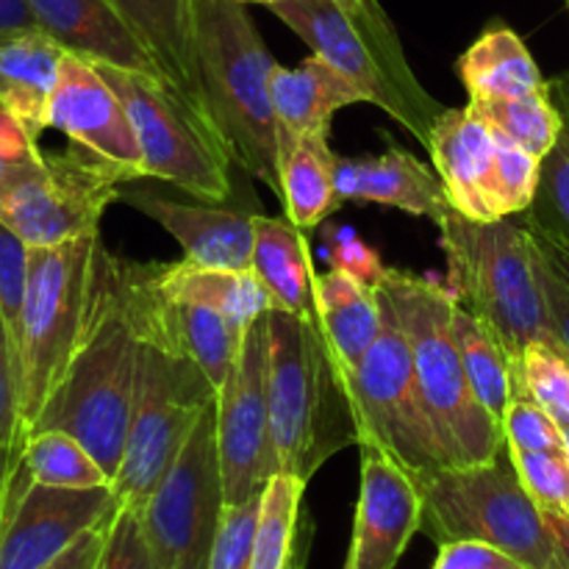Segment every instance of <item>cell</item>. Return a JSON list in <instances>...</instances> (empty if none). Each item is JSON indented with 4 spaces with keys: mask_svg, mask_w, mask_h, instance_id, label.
I'll return each mask as SVG.
<instances>
[{
    "mask_svg": "<svg viewBox=\"0 0 569 569\" xmlns=\"http://www.w3.org/2000/svg\"><path fill=\"white\" fill-rule=\"evenodd\" d=\"M139 348L142 339L128 295L126 261L103 248L98 256L92 309L81 345L28 433H70L114 483L137 398Z\"/></svg>",
    "mask_w": 569,
    "mask_h": 569,
    "instance_id": "1",
    "label": "cell"
},
{
    "mask_svg": "<svg viewBox=\"0 0 569 569\" xmlns=\"http://www.w3.org/2000/svg\"><path fill=\"white\" fill-rule=\"evenodd\" d=\"M267 331V395L278 472L309 483L331 456L359 448L365 439L350 381L353 370L339 359L317 315L272 309Z\"/></svg>",
    "mask_w": 569,
    "mask_h": 569,
    "instance_id": "2",
    "label": "cell"
},
{
    "mask_svg": "<svg viewBox=\"0 0 569 569\" xmlns=\"http://www.w3.org/2000/svg\"><path fill=\"white\" fill-rule=\"evenodd\" d=\"M253 17L237 0H194V76L200 103L231 161L283 198V156L272 72Z\"/></svg>",
    "mask_w": 569,
    "mask_h": 569,
    "instance_id": "3",
    "label": "cell"
},
{
    "mask_svg": "<svg viewBox=\"0 0 569 569\" xmlns=\"http://www.w3.org/2000/svg\"><path fill=\"white\" fill-rule=\"evenodd\" d=\"M456 306L492 328L511 359L533 342L561 345L539 278V253L526 222L470 220L450 211L439 226Z\"/></svg>",
    "mask_w": 569,
    "mask_h": 569,
    "instance_id": "4",
    "label": "cell"
},
{
    "mask_svg": "<svg viewBox=\"0 0 569 569\" xmlns=\"http://www.w3.org/2000/svg\"><path fill=\"white\" fill-rule=\"evenodd\" d=\"M383 300L409 339L411 361L448 467L492 461L506 448L503 426L483 409L467 378L453 337V298L428 276L387 267L378 281Z\"/></svg>",
    "mask_w": 569,
    "mask_h": 569,
    "instance_id": "5",
    "label": "cell"
},
{
    "mask_svg": "<svg viewBox=\"0 0 569 569\" xmlns=\"http://www.w3.org/2000/svg\"><path fill=\"white\" fill-rule=\"evenodd\" d=\"M411 478L422 500L420 531L437 545L487 542L531 569H567L548 515L517 476L509 445L492 461Z\"/></svg>",
    "mask_w": 569,
    "mask_h": 569,
    "instance_id": "6",
    "label": "cell"
},
{
    "mask_svg": "<svg viewBox=\"0 0 569 569\" xmlns=\"http://www.w3.org/2000/svg\"><path fill=\"white\" fill-rule=\"evenodd\" d=\"M100 231L53 248H31L26 300L17 328L22 437L64 378L92 309Z\"/></svg>",
    "mask_w": 569,
    "mask_h": 569,
    "instance_id": "7",
    "label": "cell"
},
{
    "mask_svg": "<svg viewBox=\"0 0 569 569\" xmlns=\"http://www.w3.org/2000/svg\"><path fill=\"white\" fill-rule=\"evenodd\" d=\"M139 376L133 398L126 453L114 478L122 506L142 511L164 472L181 453L189 433L209 406L217 389L192 359L178 353L159 337L139 331Z\"/></svg>",
    "mask_w": 569,
    "mask_h": 569,
    "instance_id": "8",
    "label": "cell"
},
{
    "mask_svg": "<svg viewBox=\"0 0 569 569\" xmlns=\"http://www.w3.org/2000/svg\"><path fill=\"white\" fill-rule=\"evenodd\" d=\"M94 67L126 106L142 150L144 176L176 183L209 203L231 198V156L211 122L167 78L114 64Z\"/></svg>",
    "mask_w": 569,
    "mask_h": 569,
    "instance_id": "9",
    "label": "cell"
},
{
    "mask_svg": "<svg viewBox=\"0 0 569 569\" xmlns=\"http://www.w3.org/2000/svg\"><path fill=\"white\" fill-rule=\"evenodd\" d=\"M133 181L122 167L72 144L64 153H42L0 187V220L28 248H53L100 231L106 209Z\"/></svg>",
    "mask_w": 569,
    "mask_h": 569,
    "instance_id": "10",
    "label": "cell"
},
{
    "mask_svg": "<svg viewBox=\"0 0 569 569\" xmlns=\"http://www.w3.org/2000/svg\"><path fill=\"white\" fill-rule=\"evenodd\" d=\"M222 511L217 411L209 406L139 511L153 569H209Z\"/></svg>",
    "mask_w": 569,
    "mask_h": 569,
    "instance_id": "11",
    "label": "cell"
},
{
    "mask_svg": "<svg viewBox=\"0 0 569 569\" xmlns=\"http://www.w3.org/2000/svg\"><path fill=\"white\" fill-rule=\"evenodd\" d=\"M383 298V295H381ZM361 415L359 448L383 450L409 476L448 467L411 361L409 339L383 300V328L350 372Z\"/></svg>",
    "mask_w": 569,
    "mask_h": 569,
    "instance_id": "12",
    "label": "cell"
},
{
    "mask_svg": "<svg viewBox=\"0 0 569 569\" xmlns=\"http://www.w3.org/2000/svg\"><path fill=\"white\" fill-rule=\"evenodd\" d=\"M267 9L292 28L315 56L361 89L367 103L387 111L417 142L428 144L445 106L422 87L420 78L395 70L337 0H278Z\"/></svg>",
    "mask_w": 569,
    "mask_h": 569,
    "instance_id": "13",
    "label": "cell"
},
{
    "mask_svg": "<svg viewBox=\"0 0 569 569\" xmlns=\"http://www.w3.org/2000/svg\"><path fill=\"white\" fill-rule=\"evenodd\" d=\"M267 315L244 331L237 361L226 383L217 389V453L228 506L261 498L270 478L278 472L267 395Z\"/></svg>",
    "mask_w": 569,
    "mask_h": 569,
    "instance_id": "14",
    "label": "cell"
},
{
    "mask_svg": "<svg viewBox=\"0 0 569 569\" xmlns=\"http://www.w3.org/2000/svg\"><path fill=\"white\" fill-rule=\"evenodd\" d=\"M120 509L114 487H44L17 465L0 526V569H42Z\"/></svg>",
    "mask_w": 569,
    "mask_h": 569,
    "instance_id": "15",
    "label": "cell"
},
{
    "mask_svg": "<svg viewBox=\"0 0 569 569\" xmlns=\"http://www.w3.org/2000/svg\"><path fill=\"white\" fill-rule=\"evenodd\" d=\"M48 128L64 133L72 144L122 167L131 178L144 176L142 150L120 94L106 83L92 61L67 53L59 83L50 98Z\"/></svg>",
    "mask_w": 569,
    "mask_h": 569,
    "instance_id": "16",
    "label": "cell"
},
{
    "mask_svg": "<svg viewBox=\"0 0 569 569\" xmlns=\"http://www.w3.org/2000/svg\"><path fill=\"white\" fill-rule=\"evenodd\" d=\"M359 450L361 489L345 569H395L420 531V489L383 450L370 445Z\"/></svg>",
    "mask_w": 569,
    "mask_h": 569,
    "instance_id": "17",
    "label": "cell"
},
{
    "mask_svg": "<svg viewBox=\"0 0 569 569\" xmlns=\"http://www.w3.org/2000/svg\"><path fill=\"white\" fill-rule=\"evenodd\" d=\"M37 26L67 53L161 76L159 61L111 0H26Z\"/></svg>",
    "mask_w": 569,
    "mask_h": 569,
    "instance_id": "18",
    "label": "cell"
},
{
    "mask_svg": "<svg viewBox=\"0 0 569 569\" xmlns=\"http://www.w3.org/2000/svg\"><path fill=\"white\" fill-rule=\"evenodd\" d=\"M120 200L159 222L181 244L183 259L189 264L211 267V270H250L253 267V217L244 211L178 203V200L133 192V189L122 192Z\"/></svg>",
    "mask_w": 569,
    "mask_h": 569,
    "instance_id": "19",
    "label": "cell"
},
{
    "mask_svg": "<svg viewBox=\"0 0 569 569\" xmlns=\"http://www.w3.org/2000/svg\"><path fill=\"white\" fill-rule=\"evenodd\" d=\"M433 170L456 211L470 220L495 222V133L470 106L445 109L428 139Z\"/></svg>",
    "mask_w": 569,
    "mask_h": 569,
    "instance_id": "20",
    "label": "cell"
},
{
    "mask_svg": "<svg viewBox=\"0 0 569 569\" xmlns=\"http://www.w3.org/2000/svg\"><path fill=\"white\" fill-rule=\"evenodd\" d=\"M333 181H337L339 203L353 200V203L392 206L411 217H426L437 228L453 211L437 170H428L409 150L395 144L387 153L365 156V159L337 156Z\"/></svg>",
    "mask_w": 569,
    "mask_h": 569,
    "instance_id": "21",
    "label": "cell"
},
{
    "mask_svg": "<svg viewBox=\"0 0 569 569\" xmlns=\"http://www.w3.org/2000/svg\"><path fill=\"white\" fill-rule=\"evenodd\" d=\"M353 103H367L365 92L320 56H311L300 67L278 64L272 72V109L281 156H287L300 137L331 131L333 114Z\"/></svg>",
    "mask_w": 569,
    "mask_h": 569,
    "instance_id": "22",
    "label": "cell"
},
{
    "mask_svg": "<svg viewBox=\"0 0 569 569\" xmlns=\"http://www.w3.org/2000/svg\"><path fill=\"white\" fill-rule=\"evenodd\" d=\"M64 56L67 50L39 28L0 39V109L37 142L48 128L50 98Z\"/></svg>",
    "mask_w": 569,
    "mask_h": 569,
    "instance_id": "23",
    "label": "cell"
},
{
    "mask_svg": "<svg viewBox=\"0 0 569 569\" xmlns=\"http://www.w3.org/2000/svg\"><path fill=\"white\" fill-rule=\"evenodd\" d=\"M253 267L250 270L264 283L272 309L289 315H317L315 303V261L303 228L292 220L253 214Z\"/></svg>",
    "mask_w": 569,
    "mask_h": 569,
    "instance_id": "24",
    "label": "cell"
},
{
    "mask_svg": "<svg viewBox=\"0 0 569 569\" xmlns=\"http://www.w3.org/2000/svg\"><path fill=\"white\" fill-rule=\"evenodd\" d=\"M111 3L148 44L167 81L206 117L198 76H194V0H111Z\"/></svg>",
    "mask_w": 569,
    "mask_h": 569,
    "instance_id": "25",
    "label": "cell"
},
{
    "mask_svg": "<svg viewBox=\"0 0 569 569\" xmlns=\"http://www.w3.org/2000/svg\"><path fill=\"white\" fill-rule=\"evenodd\" d=\"M317 320L348 370H356L383 328V298L378 283L342 270H328L315 283Z\"/></svg>",
    "mask_w": 569,
    "mask_h": 569,
    "instance_id": "26",
    "label": "cell"
},
{
    "mask_svg": "<svg viewBox=\"0 0 569 569\" xmlns=\"http://www.w3.org/2000/svg\"><path fill=\"white\" fill-rule=\"evenodd\" d=\"M156 287L170 300L209 306L244 331L272 311L270 295L253 270H211L183 259L156 264Z\"/></svg>",
    "mask_w": 569,
    "mask_h": 569,
    "instance_id": "27",
    "label": "cell"
},
{
    "mask_svg": "<svg viewBox=\"0 0 569 569\" xmlns=\"http://www.w3.org/2000/svg\"><path fill=\"white\" fill-rule=\"evenodd\" d=\"M456 67L470 100L522 98L548 87L531 50L509 26H489Z\"/></svg>",
    "mask_w": 569,
    "mask_h": 569,
    "instance_id": "28",
    "label": "cell"
},
{
    "mask_svg": "<svg viewBox=\"0 0 569 569\" xmlns=\"http://www.w3.org/2000/svg\"><path fill=\"white\" fill-rule=\"evenodd\" d=\"M450 337H453L459 359L478 400L503 426L506 409H509L517 389V361L511 359L503 342L495 337L492 328L478 320L472 311L456 306V300L453 315H450Z\"/></svg>",
    "mask_w": 569,
    "mask_h": 569,
    "instance_id": "29",
    "label": "cell"
},
{
    "mask_svg": "<svg viewBox=\"0 0 569 569\" xmlns=\"http://www.w3.org/2000/svg\"><path fill=\"white\" fill-rule=\"evenodd\" d=\"M337 153L328 148V133L300 137L283 156V209L287 220L311 231L331 211H337V181H333Z\"/></svg>",
    "mask_w": 569,
    "mask_h": 569,
    "instance_id": "30",
    "label": "cell"
},
{
    "mask_svg": "<svg viewBox=\"0 0 569 569\" xmlns=\"http://www.w3.org/2000/svg\"><path fill=\"white\" fill-rule=\"evenodd\" d=\"M548 92L561 114V128L553 148L542 156L537 198L522 222L531 231L569 244V72L548 81Z\"/></svg>",
    "mask_w": 569,
    "mask_h": 569,
    "instance_id": "31",
    "label": "cell"
},
{
    "mask_svg": "<svg viewBox=\"0 0 569 569\" xmlns=\"http://www.w3.org/2000/svg\"><path fill=\"white\" fill-rule=\"evenodd\" d=\"M309 483L289 472H276L261 495L259 520L253 537V569H289L298 550L300 503Z\"/></svg>",
    "mask_w": 569,
    "mask_h": 569,
    "instance_id": "32",
    "label": "cell"
},
{
    "mask_svg": "<svg viewBox=\"0 0 569 569\" xmlns=\"http://www.w3.org/2000/svg\"><path fill=\"white\" fill-rule=\"evenodd\" d=\"M22 465L44 487L89 489L106 487L109 476L94 456L64 431H33L22 437Z\"/></svg>",
    "mask_w": 569,
    "mask_h": 569,
    "instance_id": "33",
    "label": "cell"
},
{
    "mask_svg": "<svg viewBox=\"0 0 569 569\" xmlns=\"http://www.w3.org/2000/svg\"><path fill=\"white\" fill-rule=\"evenodd\" d=\"M472 111L487 122L500 137L511 139L515 144L526 148L528 153L542 159L553 148L561 128V114L550 100L548 87L539 92L522 94L509 100H470Z\"/></svg>",
    "mask_w": 569,
    "mask_h": 569,
    "instance_id": "34",
    "label": "cell"
},
{
    "mask_svg": "<svg viewBox=\"0 0 569 569\" xmlns=\"http://www.w3.org/2000/svg\"><path fill=\"white\" fill-rule=\"evenodd\" d=\"M517 381L561 428L569 426V356L561 345H528L517 359Z\"/></svg>",
    "mask_w": 569,
    "mask_h": 569,
    "instance_id": "35",
    "label": "cell"
},
{
    "mask_svg": "<svg viewBox=\"0 0 569 569\" xmlns=\"http://www.w3.org/2000/svg\"><path fill=\"white\" fill-rule=\"evenodd\" d=\"M495 133V214L498 220H509L515 214H526L537 198L539 187V167L542 159L528 153L526 148L515 144L511 139Z\"/></svg>",
    "mask_w": 569,
    "mask_h": 569,
    "instance_id": "36",
    "label": "cell"
},
{
    "mask_svg": "<svg viewBox=\"0 0 569 569\" xmlns=\"http://www.w3.org/2000/svg\"><path fill=\"white\" fill-rule=\"evenodd\" d=\"M515 470L542 511H565L569 498V459L550 450L509 448Z\"/></svg>",
    "mask_w": 569,
    "mask_h": 569,
    "instance_id": "37",
    "label": "cell"
},
{
    "mask_svg": "<svg viewBox=\"0 0 569 569\" xmlns=\"http://www.w3.org/2000/svg\"><path fill=\"white\" fill-rule=\"evenodd\" d=\"M503 437L509 448L520 450H550V453H565V437L561 426L522 389L517 381L515 398L503 417Z\"/></svg>",
    "mask_w": 569,
    "mask_h": 569,
    "instance_id": "38",
    "label": "cell"
},
{
    "mask_svg": "<svg viewBox=\"0 0 569 569\" xmlns=\"http://www.w3.org/2000/svg\"><path fill=\"white\" fill-rule=\"evenodd\" d=\"M28 267H31V248L14 228L0 220V317L14 339L20 328L22 300H26Z\"/></svg>",
    "mask_w": 569,
    "mask_h": 569,
    "instance_id": "39",
    "label": "cell"
},
{
    "mask_svg": "<svg viewBox=\"0 0 569 569\" xmlns=\"http://www.w3.org/2000/svg\"><path fill=\"white\" fill-rule=\"evenodd\" d=\"M259 506L261 498L237 506L226 503L209 569H253V537Z\"/></svg>",
    "mask_w": 569,
    "mask_h": 569,
    "instance_id": "40",
    "label": "cell"
},
{
    "mask_svg": "<svg viewBox=\"0 0 569 569\" xmlns=\"http://www.w3.org/2000/svg\"><path fill=\"white\" fill-rule=\"evenodd\" d=\"M98 569H153L148 539L142 531V517L137 509L120 503L106 533Z\"/></svg>",
    "mask_w": 569,
    "mask_h": 569,
    "instance_id": "41",
    "label": "cell"
},
{
    "mask_svg": "<svg viewBox=\"0 0 569 569\" xmlns=\"http://www.w3.org/2000/svg\"><path fill=\"white\" fill-rule=\"evenodd\" d=\"M337 3L359 22L361 31L370 37V42L376 44L378 53H381L395 70L403 72V76H415V70H411L409 59H406L403 53V44H400L398 28L392 26L389 14L383 11L381 0H337Z\"/></svg>",
    "mask_w": 569,
    "mask_h": 569,
    "instance_id": "42",
    "label": "cell"
},
{
    "mask_svg": "<svg viewBox=\"0 0 569 569\" xmlns=\"http://www.w3.org/2000/svg\"><path fill=\"white\" fill-rule=\"evenodd\" d=\"M22 437L20 426V370L17 345L9 326L0 317V448Z\"/></svg>",
    "mask_w": 569,
    "mask_h": 569,
    "instance_id": "43",
    "label": "cell"
},
{
    "mask_svg": "<svg viewBox=\"0 0 569 569\" xmlns=\"http://www.w3.org/2000/svg\"><path fill=\"white\" fill-rule=\"evenodd\" d=\"M328 259H331L333 270L350 272V276L361 278L367 283H378L383 278V272H387V267L381 264V256L370 244L361 242L359 233L350 231V228L333 231Z\"/></svg>",
    "mask_w": 569,
    "mask_h": 569,
    "instance_id": "44",
    "label": "cell"
},
{
    "mask_svg": "<svg viewBox=\"0 0 569 569\" xmlns=\"http://www.w3.org/2000/svg\"><path fill=\"white\" fill-rule=\"evenodd\" d=\"M433 569H531L515 556L492 548L487 542H445L439 545Z\"/></svg>",
    "mask_w": 569,
    "mask_h": 569,
    "instance_id": "45",
    "label": "cell"
},
{
    "mask_svg": "<svg viewBox=\"0 0 569 569\" xmlns=\"http://www.w3.org/2000/svg\"><path fill=\"white\" fill-rule=\"evenodd\" d=\"M539 278H542L545 295H548V306H550V315H553V326H556V333H559V342L569 356V283L561 278V272L556 270L542 253H539Z\"/></svg>",
    "mask_w": 569,
    "mask_h": 569,
    "instance_id": "46",
    "label": "cell"
},
{
    "mask_svg": "<svg viewBox=\"0 0 569 569\" xmlns=\"http://www.w3.org/2000/svg\"><path fill=\"white\" fill-rule=\"evenodd\" d=\"M117 515V511H114ZM111 526V517L106 522H100L98 528H92L89 533H83L70 550L59 556L56 561H50L48 567L42 569H98L100 553H103V545H106V533H109Z\"/></svg>",
    "mask_w": 569,
    "mask_h": 569,
    "instance_id": "47",
    "label": "cell"
},
{
    "mask_svg": "<svg viewBox=\"0 0 569 569\" xmlns=\"http://www.w3.org/2000/svg\"><path fill=\"white\" fill-rule=\"evenodd\" d=\"M37 20H33L31 9L26 0H0V39L14 37V33L37 31ZM42 31V28H39Z\"/></svg>",
    "mask_w": 569,
    "mask_h": 569,
    "instance_id": "48",
    "label": "cell"
},
{
    "mask_svg": "<svg viewBox=\"0 0 569 569\" xmlns=\"http://www.w3.org/2000/svg\"><path fill=\"white\" fill-rule=\"evenodd\" d=\"M22 456V437L17 442L3 445L0 448V526H3V515H6V500H9V487L11 478H14L17 465H20Z\"/></svg>",
    "mask_w": 569,
    "mask_h": 569,
    "instance_id": "49",
    "label": "cell"
},
{
    "mask_svg": "<svg viewBox=\"0 0 569 569\" xmlns=\"http://www.w3.org/2000/svg\"><path fill=\"white\" fill-rule=\"evenodd\" d=\"M528 231H531V228H528ZM531 237H533V242H537L539 253H542L545 259H548L550 264L561 272V278L569 283V244L559 242V239H553V237H545V233H539V231H531Z\"/></svg>",
    "mask_w": 569,
    "mask_h": 569,
    "instance_id": "50",
    "label": "cell"
},
{
    "mask_svg": "<svg viewBox=\"0 0 569 569\" xmlns=\"http://www.w3.org/2000/svg\"><path fill=\"white\" fill-rule=\"evenodd\" d=\"M545 515H548V522L550 528H553L556 542H559V550L561 556H565V565L569 569V517L565 511H545Z\"/></svg>",
    "mask_w": 569,
    "mask_h": 569,
    "instance_id": "51",
    "label": "cell"
},
{
    "mask_svg": "<svg viewBox=\"0 0 569 569\" xmlns=\"http://www.w3.org/2000/svg\"><path fill=\"white\" fill-rule=\"evenodd\" d=\"M37 159H39V156H37ZM28 161H33V159H11V156L0 153V187H3V183H9L11 178H14L17 172H20L22 167L28 164Z\"/></svg>",
    "mask_w": 569,
    "mask_h": 569,
    "instance_id": "52",
    "label": "cell"
},
{
    "mask_svg": "<svg viewBox=\"0 0 569 569\" xmlns=\"http://www.w3.org/2000/svg\"><path fill=\"white\" fill-rule=\"evenodd\" d=\"M309 539H311V531L303 526V531H300V539H298V550H295L292 561H289V569H306V561H309Z\"/></svg>",
    "mask_w": 569,
    "mask_h": 569,
    "instance_id": "53",
    "label": "cell"
},
{
    "mask_svg": "<svg viewBox=\"0 0 569 569\" xmlns=\"http://www.w3.org/2000/svg\"><path fill=\"white\" fill-rule=\"evenodd\" d=\"M561 437H565V453H567V459H569V426L561 428Z\"/></svg>",
    "mask_w": 569,
    "mask_h": 569,
    "instance_id": "54",
    "label": "cell"
},
{
    "mask_svg": "<svg viewBox=\"0 0 569 569\" xmlns=\"http://www.w3.org/2000/svg\"><path fill=\"white\" fill-rule=\"evenodd\" d=\"M237 3H261V6H272V3H278V0H237Z\"/></svg>",
    "mask_w": 569,
    "mask_h": 569,
    "instance_id": "55",
    "label": "cell"
},
{
    "mask_svg": "<svg viewBox=\"0 0 569 569\" xmlns=\"http://www.w3.org/2000/svg\"><path fill=\"white\" fill-rule=\"evenodd\" d=\"M565 515L569 517V498H567V506H565Z\"/></svg>",
    "mask_w": 569,
    "mask_h": 569,
    "instance_id": "56",
    "label": "cell"
},
{
    "mask_svg": "<svg viewBox=\"0 0 569 569\" xmlns=\"http://www.w3.org/2000/svg\"><path fill=\"white\" fill-rule=\"evenodd\" d=\"M565 3H567V9H569V0H565Z\"/></svg>",
    "mask_w": 569,
    "mask_h": 569,
    "instance_id": "57",
    "label": "cell"
}]
</instances>
